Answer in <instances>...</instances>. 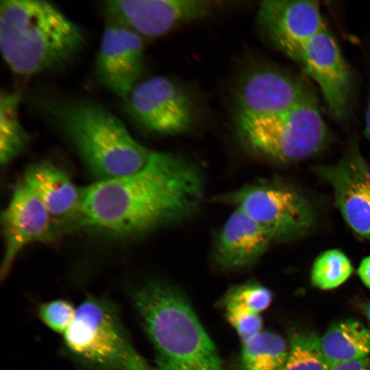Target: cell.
<instances>
[{
  "label": "cell",
  "instance_id": "obj_1",
  "mask_svg": "<svg viewBox=\"0 0 370 370\" xmlns=\"http://www.w3.org/2000/svg\"><path fill=\"white\" fill-rule=\"evenodd\" d=\"M203 183L201 170L190 160L155 151L150 166L140 173L81 188L75 228L120 237L148 234L195 214Z\"/></svg>",
  "mask_w": 370,
  "mask_h": 370
},
{
  "label": "cell",
  "instance_id": "obj_2",
  "mask_svg": "<svg viewBox=\"0 0 370 370\" xmlns=\"http://www.w3.org/2000/svg\"><path fill=\"white\" fill-rule=\"evenodd\" d=\"M84 42L82 28L50 2H0L1 52L18 75L60 69L76 58Z\"/></svg>",
  "mask_w": 370,
  "mask_h": 370
},
{
  "label": "cell",
  "instance_id": "obj_3",
  "mask_svg": "<svg viewBox=\"0 0 370 370\" xmlns=\"http://www.w3.org/2000/svg\"><path fill=\"white\" fill-rule=\"evenodd\" d=\"M132 301L153 347V370H223L214 343L175 286L147 280L134 291Z\"/></svg>",
  "mask_w": 370,
  "mask_h": 370
},
{
  "label": "cell",
  "instance_id": "obj_4",
  "mask_svg": "<svg viewBox=\"0 0 370 370\" xmlns=\"http://www.w3.org/2000/svg\"><path fill=\"white\" fill-rule=\"evenodd\" d=\"M52 114L82 162L99 180L140 173L152 162L154 151L135 140L117 116L96 101H67L53 108Z\"/></svg>",
  "mask_w": 370,
  "mask_h": 370
},
{
  "label": "cell",
  "instance_id": "obj_5",
  "mask_svg": "<svg viewBox=\"0 0 370 370\" xmlns=\"http://www.w3.org/2000/svg\"><path fill=\"white\" fill-rule=\"evenodd\" d=\"M63 336L66 354L86 370H151L105 297L88 295Z\"/></svg>",
  "mask_w": 370,
  "mask_h": 370
},
{
  "label": "cell",
  "instance_id": "obj_6",
  "mask_svg": "<svg viewBox=\"0 0 370 370\" xmlns=\"http://www.w3.org/2000/svg\"><path fill=\"white\" fill-rule=\"evenodd\" d=\"M236 129L240 140L250 151L282 163L313 156L330 138L314 95L278 113L236 116Z\"/></svg>",
  "mask_w": 370,
  "mask_h": 370
},
{
  "label": "cell",
  "instance_id": "obj_7",
  "mask_svg": "<svg viewBox=\"0 0 370 370\" xmlns=\"http://www.w3.org/2000/svg\"><path fill=\"white\" fill-rule=\"evenodd\" d=\"M250 217L273 241L299 236L314 225L309 201L295 187L279 181L248 184L221 197Z\"/></svg>",
  "mask_w": 370,
  "mask_h": 370
},
{
  "label": "cell",
  "instance_id": "obj_8",
  "mask_svg": "<svg viewBox=\"0 0 370 370\" xmlns=\"http://www.w3.org/2000/svg\"><path fill=\"white\" fill-rule=\"evenodd\" d=\"M126 111L145 130L164 136L182 134L195 121L194 103L186 90L161 75L145 79L126 99Z\"/></svg>",
  "mask_w": 370,
  "mask_h": 370
},
{
  "label": "cell",
  "instance_id": "obj_9",
  "mask_svg": "<svg viewBox=\"0 0 370 370\" xmlns=\"http://www.w3.org/2000/svg\"><path fill=\"white\" fill-rule=\"evenodd\" d=\"M296 62L318 84L331 117L345 123L351 114L354 80L336 39L326 27L305 45Z\"/></svg>",
  "mask_w": 370,
  "mask_h": 370
},
{
  "label": "cell",
  "instance_id": "obj_10",
  "mask_svg": "<svg viewBox=\"0 0 370 370\" xmlns=\"http://www.w3.org/2000/svg\"><path fill=\"white\" fill-rule=\"evenodd\" d=\"M219 6L220 2L208 0H110L104 8L108 19L142 38H156L208 16Z\"/></svg>",
  "mask_w": 370,
  "mask_h": 370
},
{
  "label": "cell",
  "instance_id": "obj_11",
  "mask_svg": "<svg viewBox=\"0 0 370 370\" xmlns=\"http://www.w3.org/2000/svg\"><path fill=\"white\" fill-rule=\"evenodd\" d=\"M256 19L269 44L295 62L305 45L326 27L314 1H263Z\"/></svg>",
  "mask_w": 370,
  "mask_h": 370
},
{
  "label": "cell",
  "instance_id": "obj_12",
  "mask_svg": "<svg viewBox=\"0 0 370 370\" xmlns=\"http://www.w3.org/2000/svg\"><path fill=\"white\" fill-rule=\"evenodd\" d=\"M1 219L5 243L1 280L9 274L25 246L34 242L51 241L62 232L40 198L24 181L15 187Z\"/></svg>",
  "mask_w": 370,
  "mask_h": 370
},
{
  "label": "cell",
  "instance_id": "obj_13",
  "mask_svg": "<svg viewBox=\"0 0 370 370\" xmlns=\"http://www.w3.org/2000/svg\"><path fill=\"white\" fill-rule=\"evenodd\" d=\"M143 38L108 19L95 60L96 77L105 88L125 101L140 83L144 71Z\"/></svg>",
  "mask_w": 370,
  "mask_h": 370
},
{
  "label": "cell",
  "instance_id": "obj_14",
  "mask_svg": "<svg viewBox=\"0 0 370 370\" xmlns=\"http://www.w3.org/2000/svg\"><path fill=\"white\" fill-rule=\"evenodd\" d=\"M313 95L301 77L273 66H260L245 75L237 86L236 116L278 113Z\"/></svg>",
  "mask_w": 370,
  "mask_h": 370
},
{
  "label": "cell",
  "instance_id": "obj_15",
  "mask_svg": "<svg viewBox=\"0 0 370 370\" xmlns=\"http://www.w3.org/2000/svg\"><path fill=\"white\" fill-rule=\"evenodd\" d=\"M331 185L336 203L349 227L370 238V166L356 146L338 162L317 167Z\"/></svg>",
  "mask_w": 370,
  "mask_h": 370
},
{
  "label": "cell",
  "instance_id": "obj_16",
  "mask_svg": "<svg viewBox=\"0 0 370 370\" xmlns=\"http://www.w3.org/2000/svg\"><path fill=\"white\" fill-rule=\"evenodd\" d=\"M273 241L254 220L235 208L223 225L216 241L214 260L221 269L236 270L255 263Z\"/></svg>",
  "mask_w": 370,
  "mask_h": 370
},
{
  "label": "cell",
  "instance_id": "obj_17",
  "mask_svg": "<svg viewBox=\"0 0 370 370\" xmlns=\"http://www.w3.org/2000/svg\"><path fill=\"white\" fill-rule=\"evenodd\" d=\"M23 181L40 198L62 231L74 228L81 188L75 185L65 171L43 161L29 166Z\"/></svg>",
  "mask_w": 370,
  "mask_h": 370
},
{
  "label": "cell",
  "instance_id": "obj_18",
  "mask_svg": "<svg viewBox=\"0 0 370 370\" xmlns=\"http://www.w3.org/2000/svg\"><path fill=\"white\" fill-rule=\"evenodd\" d=\"M323 353L331 367L367 357L370 330L354 319L332 325L321 337Z\"/></svg>",
  "mask_w": 370,
  "mask_h": 370
},
{
  "label": "cell",
  "instance_id": "obj_19",
  "mask_svg": "<svg viewBox=\"0 0 370 370\" xmlns=\"http://www.w3.org/2000/svg\"><path fill=\"white\" fill-rule=\"evenodd\" d=\"M21 94L3 92L0 97V162L7 165L27 147L30 137L18 118Z\"/></svg>",
  "mask_w": 370,
  "mask_h": 370
},
{
  "label": "cell",
  "instance_id": "obj_20",
  "mask_svg": "<svg viewBox=\"0 0 370 370\" xmlns=\"http://www.w3.org/2000/svg\"><path fill=\"white\" fill-rule=\"evenodd\" d=\"M289 350L284 339L277 334L261 331L243 342L241 370H281Z\"/></svg>",
  "mask_w": 370,
  "mask_h": 370
},
{
  "label": "cell",
  "instance_id": "obj_21",
  "mask_svg": "<svg viewBox=\"0 0 370 370\" xmlns=\"http://www.w3.org/2000/svg\"><path fill=\"white\" fill-rule=\"evenodd\" d=\"M290 349L281 370H330L321 345V337L309 330L289 334Z\"/></svg>",
  "mask_w": 370,
  "mask_h": 370
},
{
  "label": "cell",
  "instance_id": "obj_22",
  "mask_svg": "<svg viewBox=\"0 0 370 370\" xmlns=\"http://www.w3.org/2000/svg\"><path fill=\"white\" fill-rule=\"evenodd\" d=\"M352 266L342 251L331 249L321 254L314 261L311 271L314 286L323 290L336 288L350 276Z\"/></svg>",
  "mask_w": 370,
  "mask_h": 370
},
{
  "label": "cell",
  "instance_id": "obj_23",
  "mask_svg": "<svg viewBox=\"0 0 370 370\" xmlns=\"http://www.w3.org/2000/svg\"><path fill=\"white\" fill-rule=\"evenodd\" d=\"M225 317L243 342L261 332L262 319L257 313L245 306L223 300Z\"/></svg>",
  "mask_w": 370,
  "mask_h": 370
},
{
  "label": "cell",
  "instance_id": "obj_24",
  "mask_svg": "<svg viewBox=\"0 0 370 370\" xmlns=\"http://www.w3.org/2000/svg\"><path fill=\"white\" fill-rule=\"evenodd\" d=\"M76 312L73 304L66 299H56L41 303L38 307L40 320L50 330L64 335Z\"/></svg>",
  "mask_w": 370,
  "mask_h": 370
},
{
  "label": "cell",
  "instance_id": "obj_25",
  "mask_svg": "<svg viewBox=\"0 0 370 370\" xmlns=\"http://www.w3.org/2000/svg\"><path fill=\"white\" fill-rule=\"evenodd\" d=\"M223 299L239 303L260 314L269 306L272 293L266 286L250 282L232 287Z\"/></svg>",
  "mask_w": 370,
  "mask_h": 370
},
{
  "label": "cell",
  "instance_id": "obj_26",
  "mask_svg": "<svg viewBox=\"0 0 370 370\" xmlns=\"http://www.w3.org/2000/svg\"><path fill=\"white\" fill-rule=\"evenodd\" d=\"M330 370H370V357L338 364Z\"/></svg>",
  "mask_w": 370,
  "mask_h": 370
},
{
  "label": "cell",
  "instance_id": "obj_27",
  "mask_svg": "<svg viewBox=\"0 0 370 370\" xmlns=\"http://www.w3.org/2000/svg\"><path fill=\"white\" fill-rule=\"evenodd\" d=\"M358 273L362 282L370 288V255L362 259Z\"/></svg>",
  "mask_w": 370,
  "mask_h": 370
},
{
  "label": "cell",
  "instance_id": "obj_28",
  "mask_svg": "<svg viewBox=\"0 0 370 370\" xmlns=\"http://www.w3.org/2000/svg\"><path fill=\"white\" fill-rule=\"evenodd\" d=\"M365 134L370 141V91L368 98V103L365 113Z\"/></svg>",
  "mask_w": 370,
  "mask_h": 370
},
{
  "label": "cell",
  "instance_id": "obj_29",
  "mask_svg": "<svg viewBox=\"0 0 370 370\" xmlns=\"http://www.w3.org/2000/svg\"><path fill=\"white\" fill-rule=\"evenodd\" d=\"M366 314L370 324V301L369 302V304H367L366 307Z\"/></svg>",
  "mask_w": 370,
  "mask_h": 370
}]
</instances>
